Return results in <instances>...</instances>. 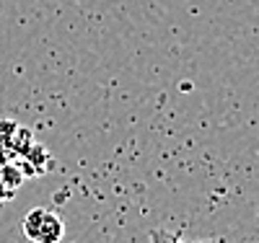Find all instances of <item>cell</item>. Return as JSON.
<instances>
[{"instance_id": "cell-1", "label": "cell", "mask_w": 259, "mask_h": 243, "mask_svg": "<svg viewBox=\"0 0 259 243\" xmlns=\"http://www.w3.org/2000/svg\"><path fill=\"white\" fill-rule=\"evenodd\" d=\"M62 230H65L62 220L52 210H45V207L31 210L24 220V233L34 243H60Z\"/></svg>"}, {"instance_id": "cell-2", "label": "cell", "mask_w": 259, "mask_h": 243, "mask_svg": "<svg viewBox=\"0 0 259 243\" xmlns=\"http://www.w3.org/2000/svg\"><path fill=\"white\" fill-rule=\"evenodd\" d=\"M13 197V189H8V184L3 181V176H0V202H6Z\"/></svg>"}, {"instance_id": "cell-3", "label": "cell", "mask_w": 259, "mask_h": 243, "mask_svg": "<svg viewBox=\"0 0 259 243\" xmlns=\"http://www.w3.org/2000/svg\"><path fill=\"white\" fill-rule=\"evenodd\" d=\"M150 238H153V243H179L177 238H168V235H161V230H156V233L150 235Z\"/></svg>"}]
</instances>
